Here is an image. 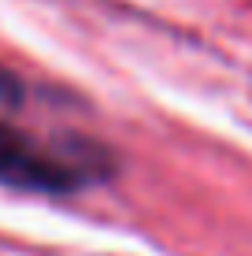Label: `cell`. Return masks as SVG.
<instances>
[{
	"instance_id": "cell-1",
	"label": "cell",
	"mask_w": 252,
	"mask_h": 256,
	"mask_svg": "<svg viewBox=\"0 0 252 256\" xmlns=\"http://www.w3.org/2000/svg\"><path fill=\"white\" fill-rule=\"evenodd\" d=\"M111 164L104 148L52 145L0 119V186L26 193H74L108 178Z\"/></svg>"
}]
</instances>
